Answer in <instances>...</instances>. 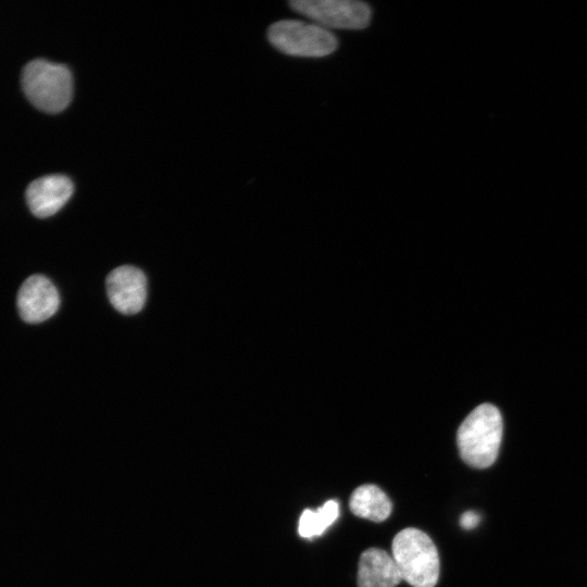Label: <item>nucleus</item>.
I'll return each instance as SVG.
<instances>
[{
    "mask_svg": "<svg viewBox=\"0 0 587 587\" xmlns=\"http://www.w3.org/2000/svg\"><path fill=\"white\" fill-rule=\"evenodd\" d=\"M402 580L400 571L385 550L369 548L362 552L358 567V587H396Z\"/></svg>",
    "mask_w": 587,
    "mask_h": 587,
    "instance_id": "9",
    "label": "nucleus"
},
{
    "mask_svg": "<svg viewBox=\"0 0 587 587\" xmlns=\"http://www.w3.org/2000/svg\"><path fill=\"white\" fill-rule=\"evenodd\" d=\"M72 180L59 174L33 180L26 189V201L37 217H49L60 211L72 197Z\"/></svg>",
    "mask_w": 587,
    "mask_h": 587,
    "instance_id": "8",
    "label": "nucleus"
},
{
    "mask_svg": "<svg viewBox=\"0 0 587 587\" xmlns=\"http://www.w3.org/2000/svg\"><path fill=\"white\" fill-rule=\"evenodd\" d=\"M349 508L359 517L383 522L390 515L392 504L379 487L362 485L352 492Z\"/></svg>",
    "mask_w": 587,
    "mask_h": 587,
    "instance_id": "10",
    "label": "nucleus"
},
{
    "mask_svg": "<svg viewBox=\"0 0 587 587\" xmlns=\"http://www.w3.org/2000/svg\"><path fill=\"white\" fill-rule=\"evenodd\" d=\"M501 438L499 410L490 403H483L465 417L458 429L460 455L472 467H489L498 457Z\"/></svg>",
    "mask_w": 587,
    "mask_h": 587,
    "instance_id": "1",
    "label": "nucleus"
},
{
    "mask_svg": "<svg viewBox=\"0 0 587 587\" xmlns=\"http://www.w3.org/2000/svg\"><path fill=\"white\" fill-rule=\"evenodd\" d=\"M108 298L122 314L138 313L147 299V278L141 270L122 265L111 271L105 280Z\"/></svg>",
    "mask_w": 587,
    "mask_h": 587,
    "instance_id": "6",
    "label": "nucleus"
},
{
    "mask_svg": "<svg viewBox=\"0 0 587 587\" xmlns=\"http://www.w3.org/2000/svg\"><path fill=\"white\" fill-rule=\"evenodd\" d=\"M22 87L36 108L48 113H58L71 102L73 78L64 64L36 59L25 65Z\"/></svg>",
    "mask_w": 587,
    "mask_h": 587,
    "instance_id": "3",
    "label": "nucleus"
},
{
    "mask_svg": "<svg viewBox=\"0 0 587 587\" xmlns=\"http://www.w3.org/2000/svg\"><path fill=\"white\" fill-rule=\"evenodd\" d=\"M267 38L278 51L292 57L323 58L338 47V40L329 29L298 20L272 24Z\"/></svg>",
    "mask_w": 587,
    "mask_h": 587,
    "instance_id": "4",
    "label": "nucleus"
},
{
    "mask_svg": "<svg viewBox=\"0 0 587 587\" xmlns=\"http://www.w3.org/2000/svg\"><path fill=\"white\" fill-rule=\"evenodd\" d=\"M480 516L474 511L464 512L460 517V525L464 529H473L478 525Z\"/></svg>",
    "mask_w": 587,
    "mask_h": 587,
    "instance_id": "12",
    "label": "nucleus"
},
{
    "mask_svg": "<svg viewBox=\"0 0 587 587\" xmlns=\"http://www.w3.org/2000/svg\"><path fill=\"white\" fill-rule=\"evenodd\" d=\"M392 558L402 579L413 587H434L439 576V555L427 534L404 528L394 538Z\"/></svg>",
    "mask_w": 587,
    "mask_h": 587,
    "instance_id": "2",
    "label": "nucleus"
},
{
    "mask_svg": "<svg viewBox=\"0 0 587 587\" xmlns=\"http://www.w3.org/2000/svg\"><path fill=\"white\" fill-rule=\"evenodd\" d=\"M339 514L337 501L329 500L316 511L305 509L299 519V535L304 538L320 536L335 522Z\"/></svg>",
    "mask_w": 587,
    "mask_h": 587,
    "instance_id": "11",
    "label": "nucleus"
},
{
    "mask_svg": "<svg viewBox=\"0 0 587 587\" xmlns=\"http://www.w3.org/2000/svg\"><path fill=\"white\" fill-rule=\"evenodd\" d=\"M17 310L26 323H40L57 313L60 296L52 282L42 275L29 276L17 292Z\"/></svg>",
    "mask_w": 587,
    "mask_h": 587,
    "instance_id": "7",
    "label": "nucleus"
},
{
    "mask_svg": "<svg viewBox=\"0 0 587 587\" xmlns=\"http://www.w3.org/2000/svg\"><path fill=\"white\" fill-rule=\"evenodd\" d=\"M289 5L326 29H363L372 16L371 7L358 0H292Z\"/></svg>",
    "mask_w": 587,
    "mask_h": 587,
    "instance_id": "5",
    "label": "nucleus"
}]
</instances>
